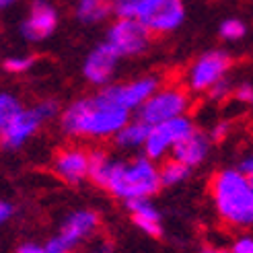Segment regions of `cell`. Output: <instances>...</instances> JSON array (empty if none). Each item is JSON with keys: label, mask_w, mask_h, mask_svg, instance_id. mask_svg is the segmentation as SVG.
Listing matches in <instances>:
<instances>
[{"label": "cell", "mask_w": 253, "mask_h": 253, "mask_svg": "<svg viewBox=\"0 0 253 253\" xmlns=\"http://www.w3.org/2000/svg\"><path fill=\"white\" fill-rule=\"evenodd\" d=\"M58 120L62 132L77 140H113V136L128 124L130 111L103 86L93 95L70 101Z\"/></svg>", "instance_id": "6da1fadb"}, {"label": "cell", "mask_w": 253, "mask_h": 253, "mask_svg": "<svg viewBox=\"0 0 253 253\" xmlns=\"http://www.w3.org/2000/svg\"><path fill=\"white\" fill-rule=\"evenodd\" d=\"M210 198L218 218L233 229L253 226V181L239 167H226L210 177Z\"/></svg>", "instance_id": "7a4b0ae2"}, {"label": "cell", "mask_w": 253, "mask_h": 253, "mask_svg": "<svg viewBox=\"0 0 253 253\" xmlns=\"http://www.w3.org/2000/svg\"><path fill=\"white\" fill-rule=\"evenodd\" d=\"M161 187L163 183H161L159 165L157 161L148 159L146 155L132 159L113 157V163L103 183L105 192L122 202L153 198L159 194Z\"/></svg>", "instance_id": "3957f363"}, {"label": "cell", "mask_w": 253, "mask_h": 253, "mask_svg": "<svg viewBox=\"0 0 253 253\" xmlns=\"http://www.w3.org/2000/svg\"><path fill=\"white\" fill-rule=\"evenodd\" d=\"M183 0H113V17L136 19L153 35H167L183 25Z\"/></svg>", "instance_id": "277c9868"}, {"label": "cell", "mask_w": 253, "mask_h": 253, "mask_svg": "<svg viewBox=\"0 0 253 253\" xmlns=\"http://www.w3.org/2000/svg\"><path fill=\"white\" fill-rule=\"evenodd\" d=\"M189 105H192V97H189L187 88L177 84L159 86L153 97L138 109V118L144 120L148 126H155L161 122L187 116Z\"/></svg>", "instance_id": "5b68a950"}, {"label": "cell", "mask_w": 253, "mask_h": 253, "mask_svg": "<svg viewBox=\"0 0 253 253\" xmlns=\"http://www.w3.org/2000/svg\"><path fill=\"white\" fill-rule=\"evenodd\" d=\"M231 56L224 49H208L198 56L185 74V88L189 93H208L218 81L226 79Z\"/></svg>", "instance_id": "8992f818"}, {"label": "cell", "mask_w": 253, "mask_h": 253, "mask_svg": "<svg viewBox=\"0 0 253 253\" xmlns=\"http://www.w3.org/2000/svg\"><path fill=\"white\" fill-rule=\"evenodd\" d=\"M105 42L120 54V58H136L150 47L153 33L136 19L116 17V21H111L105 31Z\"/></svg>", "instance_id": "52a82bcc"}, {"label": "cell", "mask_w": 253, "mask_h": 253, "mask_svg": "<svg viewBox=\"0 0 253 253\" xmlns=\"http://www.w3.org/2000/svg\"><path fill=\"white\" fill-rule=\"evenodd\" d=\"M194 130H196V126L187 116L150 126L148 138H146L144 148H142L144 155L153 161H165L173 153V148Z\"/></svg>", "instance_id": "ba28073f"}, {"label": "cell", "mask_w": 253, "mask_h": 253, "mask_svg": "<svg viewBox=\"0 0 253 253\" xmlns=\"http://www.w3.org/2000/svg\"><path fill=\"white\" fill-rule=\"evenodd\" d=\"M58 23H60V12L49 0H33L27 15L21 21L19 31L25 42L42 43L56 33Z\"/></svg>", "instance_id": "9c48e42d"}, {"label": "cell", "mask_w": 253, "mask_h": 253, "mask_svg": "<svg viewBox=\"0 0 253 253\" xmlns=\"http://www.w3.org/2000/svg\"><path fill=\"white\" fill-rule=\"evenodd\" d=\"M120 60H122L120 54L103 40L86 54V58L83 62V77H84V81L88 84L97 86V88H103V86L111 84V79H113V74H116V70H118Z\"/></svg>", "instance_id": "30bf717a"}, {"label": "cell", "mask_w": 253, "mask_h": 253, "mask_svg": "<svg viewBox=\"0 0 253 253\" xmlns=\"http://www.w3.org/2000/svg\"><path fill=\"white\" fill-rule=\"evenodd\" d=\"M43 118L37 113L35 107H23L15 118L0 132V148L2 150H19L27 144L31 138L40 132L43 126Z\"/></svg>", "instance_id": "8fae6325"}, {"label": "cell", "mask_w": 253, "mask_h": 253, "mask_svg": "<svg viewBox=\"0 0 253 253\" xmlns=\"http://www.w3.org/2000/svg\"><path fill=\"white\" fill-rule=\"evenodd\" d=\"M88 165H91V150L77 144L60 148L52 161L54 173L68 185H81L83 181H86Z\"/></svg>", "instance_id": "7c38bea8"}, {"label": "cell", "mask_w": 253, "mask_h": 253, "mask_svg": "<svg viewBox=\"0 0 253 253\" xmlns=\"http://www.w3.org/2000/svg\"><path fill=\"white\" fill-rule=\"evenodd\" d=\"M101 226V216L91 210V208H79L72 210L70 214H66V218L62 220L58 237L64 241L70 249L83 245L84 241H91L97 235Z\"/></svg>", "instance_id": "4fadbf2b"}, {"label": "cell", "mask_w": 253, "mask_h": 253, "mask_svg": "<svg viewBox=\"0 0 253 253\" xmlns=\"http://www.w3.org/2000/svg\"><path fill=\"white\" fill-rule=\"evenodd\" d=\"M159 86H161V83L157 77H140V79H134V81L122 83V84H107L109 93L130 113L140 109L146 101L153 97V93Z\"/></svg>", "instance_id": "5bb4252c"}, {"label": "cell", "mask_w": 253, "mask_h": 253, "mask_svg": "<svg viewBox=\"0 0 253 253\" xmlns=\"http://www.w3.org/2000/svg\"><path fill=\"white\" fill-rule=\"evenodd\" d=\"M210 148H212V138L208 136V132H202L196 128L173 148L171 157L185 163L189 169H196L208 159Z\"/></svg>", "instance_id": "9a60e30c"}, {"label": "cell", "mask_w": 253, "mask_h": 253, "mask_svg": "<svg viewBox=\"0 0 253 253\" xmlns=\"http://www.w3.org/2000/svg\"><path fill=\"white\" fill-rule=\"evenodd\" d=\"M126 210H128L130 218L138 231H142L148 237H161L163 235V216L150 198L126 202Z\"/></svg>", "instance_id": "2e32d148"}, {"label": "cell", "mask_w": 253, "mask_h": 253, "mask_svg": "<svg viewBox=\"0 0 253 253\" xmlns=\"http://www.w3.org/2000/svg\"><path fill=\"white\" fill-rule=\"evenodd\" d=\"M150 126L136 116V120H128V124L113 136V144H116L120 150H138L144 148V142L148 138Z\"/></svg>", "instance_id": "e0dca14e"}, {"label": "cell", "mask_w": 253, "mask_h": 253, "mask_svg": "<svg viewBox=\"0 0 253 253\" xmlns=\"http://www.w3.org/2000/svg\"><path fill=\"white\" fill-rule=\"evenodd\" d=\"M74 15L83 25H99L113 15V0H77Z\"/></svg>", "instance_id": "ac0fdd59"}, {"label": "cell", "mask_w": 253, "mask_h": 253, "mask_svg": "<svg viewBox=\"0 0 253 253\" xmlns=\"http://www.w3.org/2000/svg\"><path fill=\"white\" fill-rule=\"evenodd\" d=\"M159 173H161V183L163 187H175V185H179L183 183L189 175H192V169H189L185 163L181 161H177V159H165L159 165Z\"/></svg>", "instance_id": "d6986e66"}, {"label": "cell", "mask_w": 253, "mask_h": 253, "mask_svg": "<svg viewBox=\"0 0 253 253\" xmlns=\"http://www.w3.org/2000/svg\"><path fill=\"white\" fill-rule=\"evenodd\" d=\"M113 163V157L103 148H93L91 150V165H88V179L97 187H103L105 177L109 173V167Z\"/></svg>", "instance_id": "ffe728a7"}, {"label": "cell", "mask_w": 253, "mask_h": 253, "mask_svg": "<svg viewBox=\"0 0 253 253\" xmlns=\"http://www.w3.org/2000/svg\"><path fill=\"white\" fill-rule=\"evenodd\" d=\"M245 35H247V25L237 17H229L218 25V37L222 42L235 43V42H241Z\"/></svg>", "instance_id": "44dd1931"}, {"label": "cell", "mask_w": 253, "mask_h": 253, "mask_svg": "<svg viewBox=\"0 0 253 253\" xmlns=\"http://www.w3.org/2000/svg\"><path fill=\"white\" fill-rule=\"evenodd\" d=\"M21 109H23V103L17 95H12L8 91L0 93V132L10 122V118H15Z\"/></svg>", "instance_id": "7402d4cb"}, {"label": "cell", "mask_w": 253, "mask_h": 253, "mask_svg": "<svg viewBox=\"0 0 253 253\" xmlns=\"http://www.w3.org/2000/svg\"><path fill=\"white\" fill-rule=\"evenodd\" d=\"M35 64V58L33 56H8L2 60V70L8 72V74H15V77H19V74H25L29 72Z\"/></svg>", "instance_id": "603a6c76"}, {"label": "cell", "mask_w": 253, "mask_h": 253, "mask_svg": "<svg viewBox=\"0 0 253 253\" xmlns=\"http://www.w3.org/2000/svg\"><path fill=\"white\" fill-rule=\"evenodd\" d=\"M37 109V113L43 118V122H49V120H54V118H60V103L56 99H42V101H37V103L33 105Z\"/></svg>", "instance_id": "cb8c5ba5"}, {"label": "cell", "mask_w": 253, "mask_h": 253, "mask_svg": "<svg viewBox=\"0 0 253 253\" xmlns=\"http://www.w3.org/2000/svg\"><path fill=\"white\" fill-rule=\"evenodd\" d=\"M233 99L241 105H253V83L251 81H241L233 88Z\"/></svg>", "instance_id": "d4e9b609"}, {"label": "cell", "mask_w": 253, "mask_h": 253, "mask_svg": "<svg viewBox=\"0 0 253 253\" xmlns=\"http://www.w3.org/2000/svg\"><path fill=\"white\" fill-rule=\"evenodd\" d=\"M233 88H235V84L229 81V77H226V79H222V81H218L216 84H214L206 95L212 101H226L229 97H233Z\"/></svg>", "instance_id": "484cf974"}, {"label": "cell", "mask_w": 253, "mask_h": 253, "mask_svg": "<svg viewBox=\"0 0 253 253\" xmlns=\"http://www.w3.org/2000/svg\"><path fill=\"white\" fill-rule=\"evenodd\" d=\"M231 132H233V124L229 120H218V122H214L208 136L212 138V142H222L231 136Z\"/></svg>", "instance_id": "4316f807"}, {"label": "cell", "mask_w": 253, "mask_h": 253, "mask_svg": "<svg viewBox=\"0 0 253 253\" xmlns=\"http://www.w3.org/2000/svg\"><path fill=\"white\" fill-rule=\"evenodd\" d=\"M233 253H253V237L251 235H239L233 245H231Z\"/></svg>", "instance_id": "83f0119b"}, {"label": "cell", "mask_w": 253, "mask_h": 253, "mask_svg": "<svg viewBox=\"0 0 253 253\" xmlns=\"http://www.w3.org/2000/svg\"><path fill=\"white\" fill-rule=\"evenodd\" d=\"M43 249H45V253H72V249L64 241H62L58 235L56 237H49L47 243L43 245Z\"/></svg>", "instance_id": "f1b7e54d"}, {"label": "cell", "mask_w": 253, "mask_h": 253, "mask_svg": "<svg viewBox=\"0 0 253 253\" xmlns=\"http://www.w3.org/2000/svg\"><path fill=\"white\" fill-rule=\"evenodd\" d=\"M12 216H15V206L8 200H0V224H6Z\"/></svg>", "instance_id": "f546056e"}, {"label": "cell", "mask_w": 253, "mask_h": 253, "mask_svg": "<svg viewBox=\"0 0 253 253\" xmlns=\"http://www.w3.org/2000/svg\"><path fill=\"white\" fill-rule=\"evenodd\" d=\"M239 169H241L247 177H253V148L247 155H243V159L239 161Z\"/></svg>", "instance_id": "4dcf8cb0"}, {"label": "cell", "mask_w": 253, "mask_h": 253, "mask_svg": "<svg viewBox=\"0 0 253 253\" xmlns=\"http://www.w3.org/2000/svg\"><path fill=\"white\" fill-rule=\"evenodd\" d=\"M15 253H45V249H43V245H37L33 241H27V243H21Z\"/></svg>", "instance_id": "1f68e13d"}, {"label": "cell", "mask_w": 253, "mask_h": 253, "mask_svg": "<svg viewBox=\"0 0 253 253\" xmlns=\"http://www.w3.org/2000/svg\"><path fill=\"white\" fill-rule=\"evenodd\" d=\"M88 253H113V251H111V245L107 241H97L91 245Z\"/></svg>", "instance_id": "d6a6232c"}, {"label": "cell", "mask_w": 253, "mask_h": 253, "mask_svg": "<svg viewBox=\"0 0 253 253\" xmlns=\"http://www.w3.org/2000/svg\"><path fill=\"white\" fill-rule=\"evenodd\" d=\"M200 253H233L231 249H222V247H212V245H206V247H202Z\"/></svg>", "instance_id": "836d02e7"}, {"label": "cell", "mask_w": 253, "mask_h": 253, "mask_svg": "<svg viewBox=\"0 0 253 253\" xmlns=\"http://www.w3.org/2000/svg\"><path fill=\"white\" fill-rule=\"evenodd\" d=\"M17 2H19V0H0V12H4L8 8H12V6H17Z\"/></svg>", "instance_id": "e575fe53"}, {"label": "cell", "mask_w": 253, "mask_h": 253, "mask_svg": "<svg viewBox=\"0 0 253 253\" xmlns=\"http://www.w3.org/2000/svg\"><path fill=\"white\" fill-rule=\"evenodd\" d=\"M0 66H2V60H0Z\"/></svg>", "instance_id": "d590c367"}, {"label": "cell", "mask_w": 253, "mask_h": 253, "mask_svg": "<svg viewBox=\"0 0 253 253\" xmlns=\"http://www.w3.org/2000/svg\"><path fill=\"white\" fill-rule=\"evenodd\" d=\"M251 181H253V177H251Z\"/></svg>", "instance_id": "8d00e7d4"}]
</instances>
